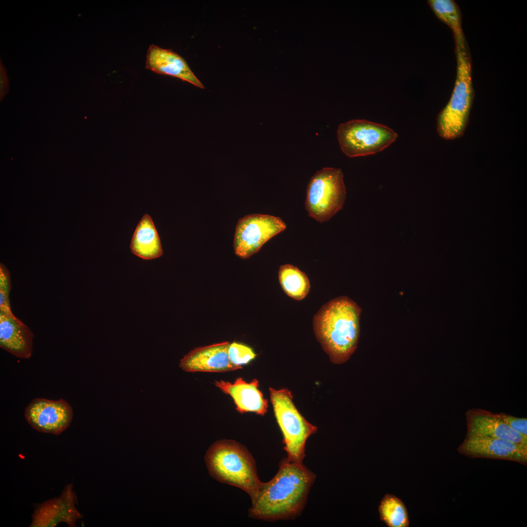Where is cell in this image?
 <instances>
[{"label": "cell", "instance_id": "cell-8", "mask_svg": "<svg viewBox=\"0 0 527 527\" xmlns=\"http://www.w3.org/2000/svg\"><path fill=\"white\" fill-rule=\"evenodd\" d=\"M286 228L285 223L278 217L260 214L246 215L239 219L236 225L234 252L242 259H247Z\"/></svg>", "mask_w": 527, "mask_h": 527}, {"label": "cell", "instance_id": "cell-18", "mask_svg": "<svg viewBox=\"0 0 527 527\" xmlns=\"http://www.w3.org/2000/svg\"><path fill=\"white\" fill-rule=\"evenodd\" d=\"M278 276L282 289L291 298L300 301L309 293V280L305 273L297 267L289 264L281 265Z\"/></svg>", "mask_w": 527, "mask_h": 527}, {"label": "cell", "instance_id": "cell-5", "mask_svg": "<svg viewBox=\"0 0 527 527\" xmlns=\"http://www.w3.org/2000/svg\"><path fill=\"white\" fill-rule=\"evenodd\" d=\"M269 390L275 416L283 435L287 458L291 462L302 463L305 457L306 441L317 431V427L299 413L290 391L272 388H269Z\"/></svg>", "mask_w": 527, "mask_h": 527}, {"label": "cell", "instance_id": "cell-16", "mask_svg": "<svg viewBox=\"0 0 527 527\" xmlns=\"http://www.w3.org/2000/svg\"><path fill=\"white\" fill-rule=\"evenodd\" d=\"M214 384L231 396L239 412H252L262 415L266 413L267 401L259 389L258 380L247 383L242 378H238L233 383L220 380L216 381Z\"/></svg>", "mask_w": 527, "mask_h": 527}, {"label": "cell", "instance_id": "cell-4", "mask_svg": "<svg viewBox=\"0 0 527 527\" xmlns=\"http://www.w3.org/2000/svg\"><path fill=\"white\" fill-rule=\"evenodd\" d=\"M205 463L218 481L243 490L252 499L262 482L258 477L254 460L246 448L232 440H220L207 450Z\"/></svg>", "mask_w": 527, "mask_h": 527}, {"label": "cell", "instance_id": "cell-1", "mask_svg": "<svg viewBox=\"0 0 527 527\" xmlns=\"http://www.w3.org/2000/svg\"><path fill=\"white\" fill-rule=\"evenodd\" d=\"M315 475L302 463L283 459L269 482L262 483L251 499L249 516L264 520L292 519L304 507Z\"/></svg>", "mask_w": 527, "mask_h": 527}, {"label": "cell", "instance_id": "cell-22", "mask_svg": "<svg viewBox=\"0 0 527 527\" xmlns=\"http://www.w3.org/2000/svg\"><path fill=\"white\" fill-rule=\"evenodd\" d=\"M11 288L9 271L2 263L0 264V312H10L9 295Z\"/></svg>", "mask_w": 527, "mask_h": 527}, {"label": "cell", "instance_id": "cell-9", "mask_svg": "<svg viewBox=\"0 0 527 527\" xmlns=\"http://www.w3.org/2000/svg\"><path fill=\"white\" fill-rule=\"evenodd\" d=\"M24 416L34 429L59 435L70 425L73 418L72 407L64 399L52 401L33 399L25 408Z\"/></svg>", "mask_w": 527, "mask_h": 527}, {"label": "cell", "instance_id": "cell-13", "mask_svg": "<svg viewBox=\"0 0 527 527\" xmlns=\"http://www.w3.org/2000/svg\"><path fill=\"white\" fill-rule=\"evenodd\" d=\"M230 343L223 342L196 347L185 355L179 366L186 372H223L239 369L228 356Z\"/></svg>", "mask_w": 527, "mask_h": 527}, {"label": "cell", "instance_id": "cell-3", "mask_svg": "<svg viewBox=\"0 0 527 527\" xmlns=\"http://www.w3.org/2000/svg\"><path fill=\"white\" fill-rule=\"evenodd\" d=\"M454 40L457 60L455 82L451 97L439 113L436 122L437 132L445 140L456 139L464 135L474 96L467 42L465 37Z\"/></svg>", "mask_w": 527, "mask_h": 527}, {"label": "cell", "instance_id": "cell-7", "mask_svg": "<svg viewBox=\"0 0 527 527\" xmlns=\"http://www.w3.org/2000/svg\"><path fill=\"white\" fill-rule=\"evenodd\" d=\"M337 137L343 152L348 157H355L382 151L396 141L398 134L382 124L353 120L339 125Z\"/></svg>", "mask_w": 527, "mask_h": 527}, {"label": "cell", "instance_id": "cell-23", "mask_svg": "<svg viewBox=\"0 0 527 527\" xmlns=\"http://www.w3.org/2000/svg\"><path fill=\"white\" fill-rule=\"evenodd\" d=\"M498 416L511 428L527 438V419L519 418L505 413H497Z\"/></svg>", "mask_w": 527, "mask_h": 527}, {"label": "cell", "instance_id": "cell-17", "mask_svg": "<svg viewBox=\"0 0 527 527\" xmlns=\"http://www.w3.org/2000/svg\"><path fill=\"white\" fill-rule=\"evenodd\" d=\"M130 247L134 254L144 260L156 259L163 254L159 235L149 215L145 214L138 223Z\"/></svg>", "mask_w": 527, "mask_h": 527}, {"label": "cell", "instance_id": "cell-12", "mask_svg": "<svg viewBox=\"0 0 527 527\" xmlns=\"http://www.w3.org/2000/svg\"><path fill=\"white\" fill-rule=\"evenodd\" d=\"M467 432L465 438L485 437L498 438L527 447V438L508 426L497 415L481 408L466 413Z\"/></svg>", "mask_w": 527, "mask_h": 527}, {"label": "cell", "instance_id": "cell-21", "mask_svg": "<svg viewBox=\"0 0 527 527\" xmlns=\"http://www.w3.org/2000/svg\"><path fill=\"white\" fill-rule=\"evenodd\" d=\"M227 353L231 364L239 369L242 368V365L247 364L256 356L251 347L237 342L229 344Z\"/></svg>", "mask_w": 527, "mask_h": 527}, {"label": "cell", "instance_id": "cell-2", "mask_svg": "<svg viewBox=\"0 0 527 527\" xmlns=\"http://www.w3.org/2000/svg\"><path fill=\"white\" fill-rule=\"evenodd\" d=\"M361 308L346 296L335 298L314 315L316 338L334 364L347 361L357 348Z\"/></svg>", "mask_w": 527, "mask_h": 527}, {"label": "cell", "instance_id": "cell-14", "mask_svg": "<svg viewBox=\"0 0 527 527\" xmlns=\"http://www.w3.org/2000/svg\"><path fill=\"white\" fill-rule=\"evenodd\" d=\"M33 334L12 312H0V346L15 356L31 357Z\"/></svg>", "mask_w": 527, "mask_h": 527}, {"label": "cell", "instance_id": "cell-10", "mask_svg": "<svg viewBox=\"0 0 527 527\" xmlns=\"http://www.w3.org/2000/svg\"><path fill=\"white\" fill-rule=\"evenodd\" d=\"M77 500L73 484L66 485L59 497L36 506L30 527H54L61 522L76 527L77 520L82 518L75 506Z\"/></svg>", "mask_w": 527, "mask_h": 527}, {"label": "cell", "instance_id": "cell-11", "mask_svg": "<svg viewBox=\"0 0 527 527\" xmlns=\"http://www.w3.org/2000/svg\"><path fill=\"white\" fill-rule=\"evenodd\" d=\"M457 451L470 458L504 460L527 465V447L498 438H465Z\"/></svg>", "mask_w": 527, "mask_h": 527}, {"label": "cell", "instance_id": "cell-19", "mask_svg": "<svg viewBox=\"0 0 527 527\" xmlns=\"http://www.w3.org/2000/svg\"><path fill=\"white\" fill-rule=\"evenodd\" d=\"M378 510L380 520L389 527H408L407 509L403 501L395 496L387 494L382 499Z\"/></svg>", "mask_w": 527, "mask_h": 527}, {"label": "cell", "instance_id": "cell-15", "mask_svg": "<svg viewBox=\"0 0 527 527\" xmlns=\"http://www.w3.org/2000/svg\"><path fill=\"white\" fill-rule=\"evenodd\" d=\"M145 68L159 74L177 77L200 88H204L185 60L171 50L151 44L146 53Z\"/></svg>", "mask_w": 527, "mask_h": 527}, {"label": "cell", "instance_id": "cell-20", "mask_svg": "<svg viewBox=\"0 0 527 527\" xmlns=\"http://www.w3.org/2000/svg\"><path fill=\"white\" fill-rule=\"evenodd\" d=\"M428 3L436 16L452 30L454 37L464 36L461 24V13L452 0H429Z\"/></svg>", "mask_w": 527, "mask_h": 527}, {"label": "cell", "instance_id": "cell-6", "mask_svg": "<svg viewBox=\"0 0 527 527\" xmlns=\"http://www.w3.org/2000/svg\"><path fill=\"white\" fill-rule=\"evenodd\" d=\"M345 197L341 169L324 167L318 171L308 182L305 208L309 217L324 223L342 209Z\"/></svg>", "mask_w": 527, "mask_h": 527}]
</instances>
